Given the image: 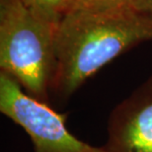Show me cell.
<instances>
[{
  "label": "cell",
  "instance_id": "cell-2",
  "mask_svg": "<svg viewBox=\"0 0 152 152\" xmlns=\"http://www.w3.org/2000/svg\"><path fill=\"white\" fill-rule=\"evenodd\" d=\"M56 27L21 0H0V68L24 91L48 103L56 71Z\"/></svg>",
  "mask_w": 152,
  "mask_h": 152
},
{
  "label": "cell",
  "instance_id": "cell-6",
  "mask_svg": "<svg viewBox=\"0 0 152 152\" xmlns=\"http://www.w3.org/2000/svg\"><path fill=\"white\" fill-rule=\"evenodd\" d=\"M141 2L142 0H73L69 11H100L115 10V9H137L138 10Z\"/></svg>",
  "mask_w": 152,
  "mask_h": 152
},
{
  "label": "cell",
  "instance_id": "cell-5",
  "mask_svg": "<svg viewBox=\"0 0 152 152\" xmlns=\"http://www.w3.org/2000/svg\"><path fill=\"white\" fill-rule=\"evenodd\" d=\"M24 5L41 19L57 26L70 10L73 0H21Z\"/></svg>",
  "mask_w": 152,
  "mask_h": 152
},
{
  "label": "cell",
  "instance_id": "cell-3",
  "mask_svg": "<svg viewBox=\"0 0 152 152\" xmlns=\"http://www.w3.org/2000/svg\"><path fill=\"white\" fill-rule=\"evenodd\" d=\"M0 112L28 133L35 152H106L70 133L65 115L30 96L4 72H0Z\"/></svg>",
  "mask_w": 152,
  "mask_h": 152
},
{
  "label": "cell",
  "instance_id": "cell-7",
  "mask_svg": "<svg viewBox=\"0 0 152 152\" xmlns=\"http://www.w3.org/2000/svg\"><path fill=\"white\" fill-rule=\"evenodd\" d=\"M138 10L152 15V0H142Z\"/></svg>",
  "mask_w": 152,
  "mask_h": 152
},
{
  "label": "cell",
  "instance_id": "cell-4",
  "mask_svg": "<svg viewBox=\"0 0 152 152\" xmlns=\"http://www.w3.org/2000/svg\"><path fill=\"white\" fill-rule=\"evenodd\" d=\"M107 133L106 152H152V77L115 106Z\"/></svg>",
  "mask_w": 152,
  "mask_h": 152
},
{
  "label": "cell",
  "instance_id": "cell-1",
  "mask_svg": "<svg viewBox=\"0 0 152 152\" xmlns=\"http://www.w3.org/2000/svg\"><path fill=\"white\" fill-rule=\"evenodd\" d=\"M152 41V15L137 9L67 12L56 27L51 92L67 100L120 54Z\"/></svg>",
  "mask_w": 152,
  "mask_h": 152
}]
</instances>
